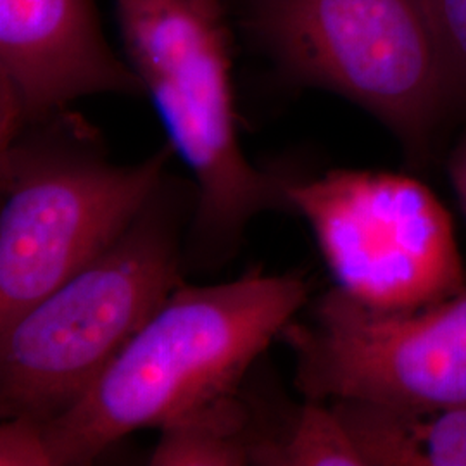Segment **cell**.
Returning <instances> with one entry per match:
<instances>
[{
  "label": "cell",
  "instance_id": "obj_14",
  "mask_svg": "<svg viewBox=\"0 0 466 466\" xmlns=\"http://www.w3.org/2000/svg\"><path fill=\"white\" fill-rule=\"evenodd\" d=\"M452 178H454V185L460 192V198L463 200V206L466 208V146L454 157Z\"/></svg>",
  "mask_w": 466,
  "mask_h": 466
},
{
  "label": "cell",
  "instance_id": "obj_2",
  "mask_svg": "<svg viewBox=\"0 0 466 466\" xmlns=\"http://www.w3.org/2000/svg\"><path fill=\"white\" fill-rule=\"evenodd\" d=\"M161 187L107 249L0 330L4 420L65 413L180 287L178 208Z\"/></svg>",
  "mask_w": 466,
  "mask_h": 466
},
{
  "label": "cell",
  "instance_id": "obj_12",
  "mask_svg": "<svg viewBox=\"0 0 466 466\" xmlns=\"http://www.w3.org/2000/svg\"><path fill=\"white\" fill-rule=\"evenodd\" d=\"M451 90L466 94V0H427Z\"/></svg>",
  "mask_w": 466,
  "mask_h": 466
},
{
  "label": "cell",
  "instance_id": "obj_5",
  "mask_svg": "<svg viewBox=\"0 0 466 466\" xmlns=\"http://www.w3.org/2000/svg\"><path fill=\"white\" fill-rule=\"evenodd\" d=\"M285 75L360 104L420 147L450 96L427 0H252Z\"/></svg>",
  "mask_w": 466,
  "mask_h": 466
},
{
  "label": "cell",
  "instance_id": "obj_8",
  "mask_svg": "<svg viewBox=\"0 0 466 466\" xmlns=\"http://www.w3.org/2000/svg\"><path fill=\"white\" fill-rule=\"evenodd\" d=\"M0 86L16 96L26 127L86 96L146 92L106 44L94 0H0Z\"/></svg>",
  "mask_w": 466,
  "mask_h": 466
},
{
  "label": "cell",
  "instance_id": "obj_4",
  "mask_svg": "<svg viewBox=\"0 0 466 466\" xmlns=\"http://www.w3.org/2000/svg\"><path fill=\"white\" fill-rule=\"evenodd\" d=\"M167 146L116 167L61 138L2 150L0 330L107 249L163 184Z\"/></svg>",
  "mask_w": 466,
  "mask_h": 466
},
{
  "label": "cell",
  "instance_id": "obj_11",
  "mask_svg": "<svg viewBox=\"0 0 466 466\" xmlns=\"http://www.w3.org/2000/svg\"><path fill=\"white\" fill-rule=\"evenodd\" d=\"M420 415L417 442L421 466H466V404Z\"/></svg>",
  "mask_w": 466,
  "mask_h": 466
},
{
  "label": "cell",
  "instance_id": "obj_3",
  "mask_svg": "<svg viewBox=\"0 0 466 466\" xmlns=\"http://www.w3.org/2000/svg\"><path fill=\"white\" fill-rule=\"evenodd\" d=\"M130 66L169 146L198 182L196 244L215 258L252 218L289 209L283 184L246 159L235 132L230 40L221 0H115Z\"/></svg>",
  "mask_w": 466,
  "mask_h": 466
},
{
  "label": "cell",
  "instance_id": "obj_1",
  "mask_svg": "<svg viewBox=\"0 0 466 466\" xmlns=\"http://www.w3.org/2000/svg\"><path fill=\"white\" fill-rule=\"evenodd\" d=\"M306 298L298 275L261 269L180 285L84 396L42 423L52 465H86L130 433L163 429L232 394Z\"/></svg>",
  "mask_w": 466,
  "mask_h": 466
},
{
  "label": "cell",
  "instance_id": "obj_7",
  "mask_svg": "<svg viewBox=\"0 0 466 466\" xmlns=\"http://www.w3.org/2000/svg\"><path fill=\"white\" fill-rule=\"evenodd\" d=\"M282 337L308 400H358L406 413L466 404V292L413 311H387L339 287L313 321Z\"/></svg>",
  "mask_w": 466,
  "mask_h": 466
},
{
  "label": "cell",
  "instance_id": "obj_6",
  "mask_svg": "<svg viewBox=\"0 0 466 466\" xmlns=\"http://www.w3.org/2000/svg\"><path fill=\"white\" fill-rule=\"evenodd\" d=\"M290 211L308 219L339 289L377 309L413 311L461 292L452 221L415 178L335 169L285 182Z\"/></svg>",
  "mask_w": 466,
  "mask_h": 466
},
{
  "label": "cell",
  "instance_id": "obj_10",
  "mask_svg": "<svg viewBox=\"0 0 466 466\" xmlns=\"http://www.w3.org/2000/svg\"><path fill=\"white\" fill-rule=\"evenodd\" d=\"M275 465L363 466V461L332 406L308 400L285 429Z\"/></svg>",
  "mask_w": 466,
  "mask_h": 466
},
{
  "label": "cell",
  "instance_id": "obj_9",
  "mask_svg": "<svg viewBox=\"0 0 466 466\" xmlns=\"http://www.w3.org/2000/svg\"><path fill=\"white\" fill-rule=\"evenodd\" d=\"M256 425L246 402L227 394L161 429L150 465H249Z\"/></svg>",
  "mask_w": 466,
  "mask_h": 466
},
{
  "label": "cell",
  "instance_id": "obj_13",
  "mask_svg": "<svg viewBox=\"0 0 466 466\" xmlns=\"http://www.w3.org/2000/svg\"><path fill=\"white\" fill-rule=\"evenodd\" d=\"M0 465L52 466L49 446L40 421L5 418L0 429Z\"/></svg>",
  "mask_w": 466,
  "mask_h": 466
}]
</instances>
